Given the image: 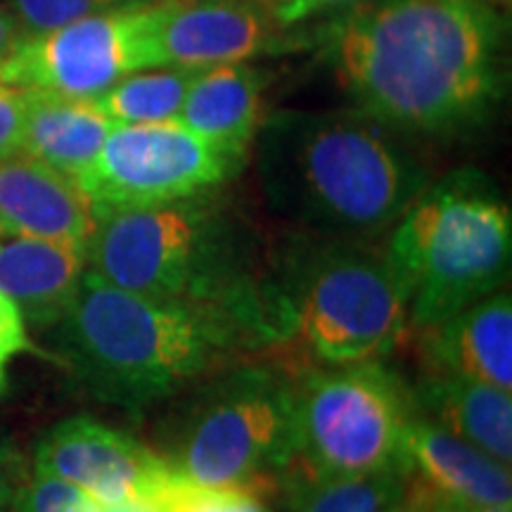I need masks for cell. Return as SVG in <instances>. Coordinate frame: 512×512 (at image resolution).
Listing matches in <instances>:
<instances>
[{
    "label": "cell",
    "mask_w": 512,
    "mask_h": 512,
    "mask_svg": "<svg viewBox=\"0 0 512 512\" xmlns=\"http://www.w3.org/2000/svg\"><path fill=\"white\" fill-rule=\"evenodd\" d=\"M420 332L427 370L512 392V297L498 290Z\"/></svg>",
    "instance_id": "5bb4252c"
},
{
    "label": "cell",
    "mask_w": 512,
    "mask_h": 512,
    "mask_svg": "<svg viewBox=\"0 0 512 512\" xmlns=\"http://www.w3.org/2000/svg\"><path fill=\"white\" fill-rule=\"evenodd\" d=\"M169 467L162 453L93 415L60 420L34 446V472L79 486L102 505L147 496Z\"/></svg>",
    "instance_id": "8fae6325"
},
{
    "label": "cell",
    "mask_w": 512,
    "mask_h": 512,
    "mask_svg": "<svg viewBox=\"0 0 512 512\" xmlns=\"http://www.w3.org/2000/svg\"><path fill=\"white\" fill-rule=\"evenodd\" d=\"M413 482H415V477H413ZM427 501H430V494H427V491L422 489L418 482H415V498H413L411 508H408L406 512H422V510H425Z\"/></svg>",
    "instance_id": "4dcf8cb0"
},
{
    "label": "cell",
    "mask_w": 512,
    "mask_h": 512,
    "mask_svg": "<svg viewBox=\"0 0 512 512\" xmlns=\"http://www.w3.org/2000/svg\"><path fill=\"white\" fill-rule=\"evenodd\" d=\"M162 439V458L192 482L273 496L294 458V380L266 366L211 377L166 422Z\"/></svg>",
    "instance_id": "52a82bcc"
},
{
    "label": "cell",
    "mask_w": 512,
    "mask_h": 512,
    "mask_svg": "<svg viewBox=\"0 0 512 512\" xmlns=\"http://www.w3.org/2000/svg\"><path fill=\"white\" fill-rule=\"evenodd\" d=\"M147 3L150 0H12V17L17 19L24 36L31 38L72 24L76 19Z\"/></svg>",
    "instance_id": "7402d4cb"
},
{
    "label": "cell",
    "mask_w": 512,
    "mask_h": 512,
    "mask_svg": "<svg viewBox=\"0 0 512 512\" xmlns=\"http://www.w3.org/2000/svg\"><path fill=\"white\" fill-rule=\"evenodd\" d=\"M86 268L150 297L238 313L264 344H280L271 271L259 247L214 192L152 207H93Z\"/></svg>",
    "instance_id": "277c9868"
},
{
    "label": "cell",
    "mask_w": 512,
    "mask_h": 512,
    "mask_svg": "<svg viewBox=\"0 0 512 512\" xmlns=\"http://www.w3.org/2000/svg\"><path fill=\"white\" fill-rule=\"evenodd\" d=\"M157 8L159 0L100 12L31 36L0 64V79L64 98H98L126 74L155 67L150 41Z\"/></svg>",
    "instance_id": "30bf717a"
},
{
    "label": "cell",
    "mask_w": 512,
    "mask_h": 512,
    "mask_svg": "<svg viewBox=\"0 0 512 512\" xmlns=\"http://www.w3.org/2000/svg\"><path fill=\"white\" fill-rule=\"evenodd\" d=\"M275 494L287 512H406L415 482L411 470L320 475L290 460L278 475Z\"/></svg>",
    "instance_id": "ffe728a7"
},
{
    "label": "cell",
    "mask_w": 512,
    "mask_h": 512,
    "mask_svg": "<svg viewBox=\"0 0 512 512\" xmlns=\"http://www.w3.org/2000/svg\"><path fill=\"white\" fill-rule=\"evenodd\" d=\"M107 512H162L155 498L150 494L147 496H136V498H128V501L114 503V505H105Z\"/></svg>",
    "instance_id": "f546056e"
},
{
    "label": "cell",
    "mask_w": 512,
    "mask_h": 512,
    "mask_svg": "<svg viewBox=\"0 0 512 512\" xmlns=\"http://www.w3.org/2000/svg\"><path fill=\"white\" fill-rule=\"evenodd\" d=\"M273 24L268 12L242 0H159L152 64L204 69L245 62L271 48Z\"/></svg>",
    "instance_id": "7c38bea8"
},
{
    "label": "cell",
    "mask_w": 512,
    "mask_h": 512,
    "mask_svg": "<svg viewBox=\"0 0 512 512\" xmlns=\"http://www.w3.org/2000/svg\"><path fill=\"white\" fill-rule=\"evenodd\" d=\"M46 332L83 392L124 411L174 399L233 351L264 344L223 306L138 294L88 268L74 304Z\"/></svg>",
    "instance_id": "7a4b0ae2"
},
{
    "label": "cell",
    "mask_w": 512,
    "mask_h": 512,
    "mask_svg": "<svg viewBox=\"0 0 512 512\" xmlns=\"http://www.w3.org/2000/svg\"><path fill=\"white\" fill-rule=\"evenodd\" d=\"M259 512H271V510H268V508H266V505H264V508H261Z\"/></svg>",
    "instance_id": "d6a6232c"
},
{
    "label": "cell",
    "mask_w": 512,
    "mask_h": 512,
    "mask_svg": "<svg viewBox=\"0 0 512 512\" xmlns=\"http://www.w3.org/2000/svg\"><path fill=\"white\" fill-rule=\"evenodd\" d=\"M24 112H27V88L0 79V155H10L22 147Z\"/></svg>",
    "instance_id": "d4e9b609"
},
{
    "label": "cell",
    "mask_w": 512,
    "mask_h": 512,
    "mask_svg": "<svg viewBox=\"0 0 512 512\" xmlns=\"http://www.w3.org/2000/svg\"><path fill=\"white\" fill-rule=\"evenodd\" d=\"M411 396L422 418L482 448L498 463H512V394L508 389L427 370L415 382Z\"/></svg>",
    "instance_id": "ac0fdd59"
},
{
    "label": "cell",
    "mask_w": 512,
    "mask_h": 512,
    "mask_svg": "<svg viewBox=\"0 0 512 512\" xmlns=\"http://www.w3.org/2000/svg\"><path fill=\"white\" fill-rule=\"evenodd\" d=\"M5 389H8V375H0V396L5 394Z\"/></svg>",
    "instance_id": "1f68e13d"
},
{
    "label": "cell",
    "mask_w": 512,
    "mask_h": 512,
    "mask_svg": "<svg viewBox=\"0 0 512 512\" xmlns=\"http://www.w3.org/2000/svg\"><path fill=\"white\" fill-rule=\"evenodd\" d=\"M27 479L29 470L22 453L0 434V512H15L17 496Z\"/></svg>",
    "instance_id": "484cf974"
},
{
    "label": "cell",
    "mask_w": 512,
    "mask_h": 512,
    "mask_svg": "<svg viewBox=\"0 0 512 512\" xmlns=\"http://www.w3.org/2000/svg\"><path fill=\"white\" fill-rule=\"evenodd\" d=\"M264 83L245 62L197 69L178 124L245 162L249 145L264 124Z\"/></svg>",
    "instance_id": "e0dca14e"
},
{
    "label": "cell",
    "mask_w": 512,
    "mask_h": 512,
    "mask_svg": "<svg viewBox=\"0 0 512 512\" xmlns=\"http://www.w3.org/2000/svg\"><path fill=\"white\" fill-rule=\"evenodd\" d=\"M240 166L178 121L114 124L79 188L93 207H152L216 190Z\"/></svg>",
    "instance_id": "9c48e42d"
},
{
    "label": "cell",
    "mask_w": 512,
    "mask_h": 512,
    "mask_svg": "<svg viewBox=\"0 0 512 512\" xmlns=\"http://www.w3.org/2000/svg\"><path fill=\"white\" fill-rule=\"evenodd\" d=\"M15 512H107L105 505L64 479L34 472L19 491Z\"/></svg>",
    "instance_id": "603a6c76"
},
{
    "label": "cell",
    "mask_w": 512,
    "mask_h": 512,
    "mask_svg": "<svg viewBox=\"0 0 512 512\" xmlns=\"http://www.w3.org/2000/svg\"><path fill=\"white\" fill-rule=\"evenodd\" d=\"M283 342L325 366L389 354L408 328V302L373 242L302 235L271 271Z\"/></svg>",
    "instance_id": "8992f818"
},
{
    "label": "cell",
    "mask_w": 512,
    "mask_h": 512,
    "mask_svg": "<svg viewBox=\"0 0 512 512\" xmlns=\"http://www.w3.org/2000/svg\"><path fill=\"white\" fill-rule=\"evenodd\" d=\"M112 128V121L95 110L91 100L64 98L27 88V112L19 150L79 183L91 169Z\"/></svg>",
    "instance_id": "d6986e66"
},
{
    "label": "cell",
    "mask_w": 512,
    "mask_h": 512,
    "mask_svg": "<svg viewBox=\"0 0 512 512\" xmlns=\"http://www.w3.org/2000/svg\"><path fill=\"white\" fill-rule=\"evenodd\" d=\"M406 463L415 482L441 501L512 508L510 465L418 411L406 432Z\"/></svg>",
    "instance_id": "9a60e30c"
},
{
    "label": "cell",
    "mask_w": 512,
    "mask_h": 512,
    "mask_svg": "<svg viewBox=\"0 0 512 512\" xmlns=\"http://www.w3.org/2000/svg\"><path fill=\"white\" fill-rule=\"evenodd\" d=\"M24 41H27V36H24L17 19L12 17V12L0 10V64L8 62Z\"/></svg>",
    "instance_id": "83f0119b"
},
{
    "label": "cell",
    "mask_w": 512,
    "mask_h": 512,
    "mask_svg": "<svg viewBox=\"0 0 512 512\" xmlns=\"http://www.w3.org/2000/svg\"><path fill=\"white\" fill-rule=\"evenodd\" d=\"M31 349L27 320L8 294L0 292V375H8L10 363Z\"/></svg>",
    "instance_id": "cb8c5ba5"
},
{
    "label": "cell",
    "mask_w": 512,
    "mask_h": 512,
    "mask_svg": "<svg viewBox=\"0 0 512 512\" xmlns=\"http://www.w3.org/2000/svg\"><path fill=\"white\" fill-rule=\"evenodd\" d=\"M93 204L79 183L17 150L0 155V233L86 247Z\"/></svg>",
    "instance_id": "4fadbf2b"
},
{
    "label": "cell",
    "mask_w": 512,
    "mask_h": 512,
    "mask_svg": "<svg viewBox=\"0 0 512 512\" xmlns=\"http://www.w3.org/2000/svg\"><path fill=\"white\" fill-rule=\"evenodd\" d=\"M342 3H349V0H268L266 12L275 22V27H290V24L302 22L306 17Z\"/></svg>",
    "instance_id": "4316f807"
},
{
    "label": "cell",
    "mask_w": 512,
    "mask_h": 512,
    "mask_svg": "<svg viewBox=\"0 0 512 512\" xmlns=\"http://www.w3.org/2000/svg\"><path fill=\"white\" fill-rule=\"evenodd\" d=\"M408 302V328L425 330L503 290L512 216L477 171L427 185L396 221L384 249Z\"/></svg>",
    "instance_id": "5b68a950"
},
{
    "label": "cell",
    "mask_w": 512,
    "mask_h": 512,
    "mask_svg": "<svg viewBox=\"0 0 512 512\" xmlns=\"http://www.w3.org/2000/svg\"><path fill=\"white\" fill-rule=\"evenodd\" d=\"M415 418L408 384L373 361L328 366L294 382V458L320 475L408 470Z\"/></svg>",
    "instance_id": "ba28073f"
},
{
    "label": "cell",
    "mask_w": 512,
    "mask_h": 512,
    "mask_svg": "<svg viewBox=\"0 0 512 512\" xmlns=\"http://www.w3.org/2000/svg\"><path fill=\"white\" fill-rule=\"evenodd\" d=\"M268 207L302 235L375 242L427 188L422 166L366 112H283L259 128Z\"/></svg>",
    "instance_id": "3957f363"
},
{
    "label": "cell",
    "mask_w": 512,
    "mask_h": 512,
    "mask_svg": "<svg viewBox=\"0 0 512 512\" xmlns=\"http://www.w3.org/2000/svg\"><path fill=\"white\" fill-rule=\"evenodd\" d=\"M422 512H512V508H496V505H467V503H453L441 501V498L430 496L425 510Z\"/></svg>",
    "instance_id": "f1b7e54d"
},
{
    "label": "cell",
    "mask_w": 512,
    "mask_h": 512,
    "mask_svg": "<svg viewBox=\"0 0 512 512\" xmlns=\"http://www.w3.org/2000/svg\"><path fill=\"white\" fill-rule=\"evenodd\" d=\"M197 69L150 67L126 74L93 98V107L112 124L176 121Z\"/></svg>",
    "instance_id": "44dd1931"
},
{
    "label": "cell",
    "mask_w": 512,
    "mask_h": 512,
    "mask_svg": "<svg viewBox=\"0 0 512 512\" xmlns=\"http://www.w3.org/2000/svg\"><path fill=\"white\" fill-rule=\"evenodd\" d=\"M86 247L0 233V292L22 311L27 325L50 330L79 294Z\"/></svg>",
    "instance_id": "2e32d148"
},
{
    "label": "cell",
    "mask_w": 512,
    "mask_h": 512,
    "mask_svg": "<svg viewBox=\"0 0 512 512\" xmlns=\"http://www.w3.org/2000/svg\"><path fill=\"white\" fill-rule=\"evenodd\" d=\"M501 17L482 0H377L330 36L358 110L418 136L482 124L501 95Z\"/></svg>",
    "instance_id": "6da1fadb"
}]
</instances>
